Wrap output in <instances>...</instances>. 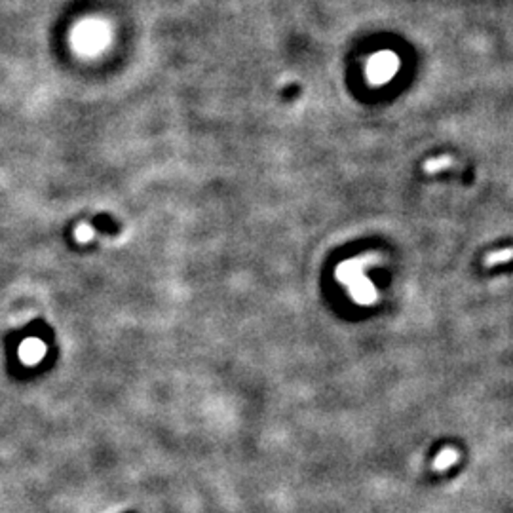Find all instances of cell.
Here are the masks:
<instances>
[{
	"label": "cell",
	"mask_w": 513,
	"mask_h": 513,
	"mask_svg": "<svg viewBox=\"0 0 513 513\" xmlns=\"http://www.w3.org/2000/svg\"><path fill=\"white\" fill-rule=\"evenodd\" d=\"M456 460H459V452L454 451V449H443V451L438 454L436 462H433V468L439 470V472H443L447 468H451V466L456 464Z\"/></svg>",
	"instance_id": "cell-1"
},
{
	"label": "cell",
	"mask_w": 513,
	"mask_h": 513,
	"mask_svg": "<svg viewBox=\"0 0 513 513\" xmlns=\"http://www.w3.org/2000/svg\"><path fill=\"white\" fill-rule=\"evenodd\" d=\"M124 513H135V512H124Z\"/></svg>",
	"instance_id": "cell-2"
}]
</instances>
